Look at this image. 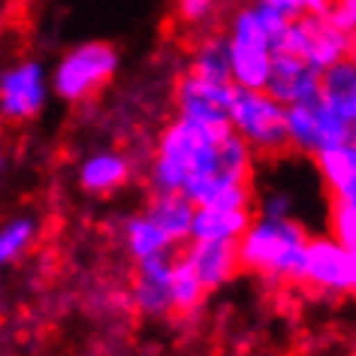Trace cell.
I'll list each match as a JSON object with an SVG mask.
<instances>
[{"instance_id":"cell-12","label":"cell","mask_w":356,"mask_h":356,"mask_svg":"<svg viewBox=\"0 0 356 356\" xmlns=\"http://www.w3.org/2000/svg\"><path fill=\"white\" fill-rule=\"evenodd\" d=\"M266 91L278 97L284 106L314 100L323 94V70L311 67L308 60L290 55V51H275V67Z\"/></svg>"},{"instance_id":"cell-29","label":"cell","mask_w":356,"mask_h":356,"mask_svg":"<svg viewBox=\"0 0 356 356\" xmlns=\"http://www.w3.org/2000/svg\"><path fill=\"white\" fill-rule=\"evenodd\" d=\"M254 356H284V353H275V350H260V353H254Z\"/></svg>"},{"instance_id":"cell-2","label":"cell","mask_w":356,"mask_h":356,"mask_svg":"<svg viewBox=\"0 0 356 356\" xmlns=\"http://www.w3.org/2000/svg\"><path fill=\"white\" fill-rule=\"evenodd\" d=\"M121 70V55L106 40H85L67 49L51 67V88L55 97L70 106L94 100Z\"/></svg>"},{"instance_id":"cell-19","label":"cell","mask_w":356,"mask_h":356,"mask_svg":"<svg viewBox=\"0 0 356 356\" xmlns=\"http://www.w3.org/2000/svg\"><path fill=\"white\" fill-rule=\"evenodd\" d=\"M323 100L356 127V60L347 58L323 70Z\"/></svg>"},{"instance_id":"cell-13","label":"cell","mask_w":356,"mask_h":356,"mask_svg":"<svg viewBox=\"0 0 356 356\" xmlns=\"http://www.w3.org/2000/svg\"><path fill=\"white\" fill-rule=\"evenodd\" d=\"M181 257L193 266L200 281L206 284L209 293L227 287L229 281L242 272L238 260V242H209V238H191L181 248Z\"/></svg>"},{"instance_id":"cell-31","label":"cell","mask_w":356,"mask_h":356,"mask_svg":"<svg viewBox=\"0 0 356 356\" xmlns=\"http://www.w3.org/2000/svg\"><path fill=\"white\" fill-rule=\"evenodd\" d=\"M350 356H356V350H353V353H350Z\"/></svg>"},{"instance_id":"cell-23","label":"cell","mask_w":356,"mask_h":356,"mask_svg":"<svg viewBox=\"0 0 356 356\" xmlns=\"http://www.w3.org/2000/svg\"><path fill=\"white\" fill-rule=\"evenodd\" d=\"M218 6L220 0H175V15L181 24L197 28V24H206L218 13Z\"/></svg>"},{"instance_id":"cell-26","label":"cell","mask_w":356,"mask_h":356,"mask_svg":"<svg viewBox=\"0 0 356 356\" xmlns=\"http://www.w3.org/2000/svg\"><path fill=\"white\" fill-rule=\"evenodd\" d=\"M329 197H332V200H341V202H347V206H353V209H356V169L344 178L341 184H338L332 193H329Z\"/></svg>"},{"instance_id":"cell-18","label":"cell","mask_w":356,"mask_h":356,"mask_svg":"<svg viewBox=\"0 0 356 356\" xmlns=\"http://www.w3.org/2000/svg\"><path fill=\"white\" fill-rule=\"evenodd\" d=\"M40 233H42V224H40L37 215H28V211L13 215L3 227H0V263L13 266V263L24 260V257L33 251Z\"/></svg>"},{"instance_id":"cell-28","label":"cell","mask_w":356,"mask_h":356,"mask_svg":"<svg viewBox=\"0 0 356 356\" xmlns=\"http://www.w3.org/2000/svg\"><path fill=\"white\" fill-rule=\"evenodd\" d=\"M350 60H356V33L350 37Z\"/></svg>"},{"instance_id":"cell-27","label":"cell","mask_w":356,"mask_h":356,"mask_svg":"<svg viewBox=\"0 0 356 356\" xmlns=\"http://www.w3.org/2000/svg\"><path fill=\"white\" fill-rule=\"evenodd\" d=\"M302 3H305V13L323 15V13H326V6H329V0H302Z\"/></svg>"},{"instance_id":"cell-14","label":"cell","mask_w":356,"mask_h":356,"mask_svg":"<svg viewBox=\"0 0 356 356\" xmlns=\"http://www.w3.org/2000/svg\"><path fill=\"white\" fill-rule=\"evenodd\" d=\"M145 215L172 238L175 248L188 245L193 238V218H197V206L184 197L181 191L169 193H151L145 202Z\"/></svg>"},{"instance_id":"cell-22","label":"cell","mask_w":356,"mask_h":356,"mask_svg":"<svg viewBox=\"0 0 356 356\" xmlns=\"http://www.w3.org/2000/svg\"><path fill=\"white\" fill-rule=\"evenodd\" d=\"M257 215L263 218H296V193L284 184H272L257 193Z\"/></svg>"},{"instance_id":"cell-25","label":"cell","mask_w":356,"mask_h":356,"mask_svg":"<svg viewBox=\"0 0 356 356\" xmlns=\"http://www.w3.org/2000/svg\"><path fill=\"white\" fill-rule=\"evenodd\" d=\"M254 3L263 6L266 13L278 15L284 22H296L305 15V3H302V0H254Z\"/></svg>"},{"instance_id":"cell-24","label":"cell","mask_w":356,"mask_h":356,"mask_svg":"<svg viewBox=\"0 0 356 356\" xmlns=\"http://www.w3.org/2000/svg\"><path fill=\"white\" fill-rule=\"evenodd\" d=\"M323 15L335 24L338 31H344L347 37L356 33V0H329Z\"/></svg>"},{"instance_id":"cell-16","label":"cell","mask_w":356,"mask_h":356,"mask_svg":"<svg viewBox=\"0 0 356 356\" xmlns=\"http://www.w3.org/2000/svg\"><path fill=\"white\" fill-rule=\"evenodd\" d=\"M121 248H124V254L130 257V263H142V260H148V257L175 251V242L145 215V209H142L121 220Z\"/></svg>"},{"instance_id":"cell-17","label":"cell","mask_w":356,"mask_h":356,"mask_svg":"<svg viewBox=\"0 0 356 356\" xmlns=\"http://www.w3.org/2000/svg\"><path fill=\"white\" fill-rule=\"evenodd\" d=\"M188 70L211 82H233V60H229L227 33H209L193 46L188 58Z\"/></svg>"},{"instance_id":"cell-7","label":"cell","mask_w":356,"mask_h":356,"mask_svg":"<svg viewBox=\"0 0 356 356\" xmlns=\"http://www.w3.org/2000/svg\"><path fill=\"white\" fill-rule=\"evenodd\" d=\"M278 51H290V55L308 60L311 67L329 70L350 58V37L338 31L326 15L305 13L302 19L287 24Z\"/></svg>"},{"instance_id":"cell-9","label":"cell","mask_w":356,"mask_h":356,"mask_svg":"<svg viewBox=\"0 0 356 356\" xmlns=\"http://www.w3.org/2000/svg\"><path fill=\"white\" fill-rule=\"evenodd\" d=\"M236 97V85L233 82H211L202 79L191 70H184L175 82L172 91V103H175V115L188 121H200L209 127H233L229 124V106Z\"/></svg>"},{"instance_id":"cell-8","label":"cell","mask_w":356,"mask_h":356,"mask_svg":"<svg viewBox=\"0 0 356 356\" xmlns=\"http://www.w3.org/2000/svg\"><path fill=\"white\" fill-rule=\"evenodd\" d=\"M302 287L332 302L341 296H353V251L329 233L311 236Z\"/></svg>"},{"instance_id":"cell-21","label":"cell","mask_w":356,"mask_h":356,"mask_svg":"<svg viewBox=\"0 0 356 356\" xmlns=\"http://www.w3.org/2000/svg\"><path fill=\"white\" fill-rule=\"evenodd\" d=\"M326 233L338 238L344 248H350L356 254V209L347 206L341 200L329 197V209H326Z\"/></svg>"},{"instance_id":"cell-11","label":"cell","mask_w":356,"mask_h":356,"mask_svg":"<svg viewBox=\"0 0 356 356\" xmlns=\"http://www.w3.org/2000/svg\"><path fill=\"white\" fill-rule=\"evenodd\" d=\"M133 178V157L121 148H97L79 160L76 181L88 197H112Z\"/></svg>"},{"instance_id":"cell-10","label":"cell","mask_w":356,"mask_h":356,"mask_svg":"<svg viewBox=\"0 0 356 356\" xmlns=\"http://www.w3.org/2000/svg\"><path fill=\"white\" fill-rule=\"evenodd\" d=\"M172 272H175V251L148 257L133 263V284H130V308L145 320H163L175 314L172 308Z\"/></svg>"},{"instance_id":"cell-1","label":"cell","mask_w":356,"mask_h":356,"mask_svg":"<svg viewBox=\"0 0 356 356\" xmlns=\"http://www.w3.org/2000/svg\"><path fill=\"white\" fill-rule=\"evenodd\" d=\"M311 236L314 233L299 218L257 215L248 233L238 238L242 272L257 275L272 287H281V284L302 287Z\"/></svg>"},{"instance_id":"cell-5","label":"cell","mask_w":356,"mask_h":356,"mask_svg":"<svg viewBox=\"0 0 356 356\" xmlns=\"http://www.w3.org/2000/svg\"><path fill=\"white\" fill-rule=\"evenodd\" d=\"M287 130H290V151L314 160L329 148L353 142V124L341 118L323 94L314 100L287 106Z\"/></svg>"},{"instance_id":"cell-6","label":"cell","mask_w":356,"mask_h":356,"mask_svg":"<svg viewBox=\"0 0 356 356\" xmlns=\"http://www.w3.org/2000/svg\"><path fill=\"white\" fill-rule=\"evenodd\" d=\"M55 97L51 70L37 58H19L0 73V112L10 124H28L40 118Z\"/></svg>"},{"instance_id":"cell-30","label":"cell","mask_w":356,"mask_h":356,"mask_svg":"<svg viewBox=\"0 0 356 356\" xmlns=\"http://www.w3.org/2000/svg\"><path fill=\"white\" fill-rule=\"evenodd\" d=\"M353 296H356V254H353Z\"/></svg>"},{"instance_id":"cell-4","label":"cell","mask_w":356,"mask_h":356,"mask_svg":"<svg viewBox=\"0 0 356 356\" xmlns=\"http://www.w3.org/2000/svg\"><path fill=\"white\" fill-rule=\"evenodd\" d=\"M229 124L257 157H281L290 151L287 130V106L269 91H245L236 88L233 106H229Z\"/></svg>"},{"instance_id":"cell-15","label":"cell","mask_w":356,"mask_h":356,"mask_svg":"<svg viewBox=\"0 0 356 356\" xmlns=\"http://www.w3.org/2000/svg\"><path fill=\"white\" fill-rule=\"evenodd\" d=\"M254 206H200L193 218V238L238 242L254 224Z\"/></svg>"},{"instance_id":"cell-3","label":"cell","mask_w":356,"mask_h":356,"mask_svg":"<svg viewBox=\"0 0 356 356\" xmlns=\"http://www.w3.org/2000/svg\"><path fill=\"white\" fill-rule=\"evenodd\" d=\"M220 130H233V127H209V124L178 118V115L172 121H166L157 133L154 154H151L148 169H145L148 191L151 193L184 191L197 148L211 133H220Z\"/></svg>"},{"instance_id":"cell-32","label":"cell","mask_w":356,"mask_h":356,"mask_svg":"<svg viewBox=\"0 0 356 356\" xmlns=\"http://www.w3.org/2000/svg\"><path fill=\"white\" fill-rule=\"evenodd\" d=\"M109 356H115V353H109Z\"/></svg>"},{"instance_id":"cell-20","label":"cell","mask_w":356,"mask_h":356,"mask_svg":"<svg viewBox=\"0 0 356 356\" xmlns=\"http://www.w3.org/2000/svg\"><path fill=\"white\" fill-rule=\"evenodd\" d=\"M206 284L200 281V275L193 272V266L184 260L181 254H175V272H172V308L181 320H193L206 305Z\"/></svg>"}]
</instances>
